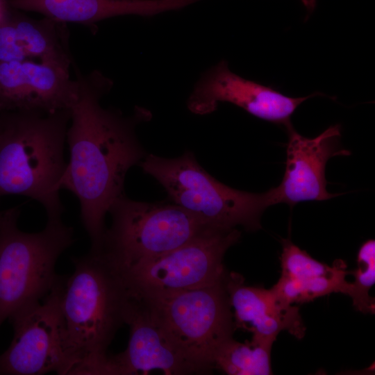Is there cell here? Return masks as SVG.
<instances>
[{"mask_svg": "<svg viewBox=\"0 0 375 375\" xmlns=\"http://www.w3.org/2000/svg\"><path fill=\"white\" fill-rule=\"evenodd\" d=\"M78 92L70 108L66 142L69 160L60 181V188L78 199L82 224L92 251L99 249L105 232L106 215L124 195L128 170L142 160L144 152L135 128L147 114L138 108L133 117L104 108L101 98L112 81L99 71L76 75Z\"/></svg>", "mask_w": 375, "mask_h": 375, "instance_id": "obj_1", "label": "cell"}, {"mask_svg": "<svg viewBox=\"0 0 375 375\" xmlns=\"http://www.w3.org/2000/svg\"><path fill=\"white\" fill-rule=\"evenodd\" d=\"M72 262L61 294L70 374H106L107 350L126 323L131 293L122 274L101 253L90 251Z\"/></svg>", "mask_w": 375, "mask_h": 375, "instance_id": "obj_2", "label": "cell"}, {"mask_svg": "<svg viewBox=\"0 0 375 375\" xmlns=\"http://www.w3.org/2000/svg\"><path fill=\"white\" fill-rule=\"evenodd\" d=\"M70 110L0 113V200L22 195L39 202L47 219L64 212L59 191Z\"/></svg>", "mask_w": 375, "mask_h": 375, "instance_id": "obj_3", "label": "cell"}, {"mask_svg": "<svg viewBox=\"0 0 375 375\" xmlns=\"http://www.w3.org/2000/svg\"><path fill=\"white\" fill-rule=\"evenodd\" d=\"M21 208L0 210V326L17 310L42 300L58 282L60 256L75 241L61 218L36 233L20 230Z\"/></svg>", "mask_w": 375, "mask_h": 375, "instance_id": "obj_4", "label": "cell"}, {"mask_svg": "<svg viewBox=\"0 0 375 375\" xmlns=\"http://www.w3.org/2000/svg\"><path fill=\"white\" fill-rule=\"evenodd\" d=\"M140 165L162 185L174 203L210 227L257 231L263 212L276 204L274 188L253 193L227 186L209 174L190 151L175 158L150 154Z\"/></svg>", "mask_w": 375, "mask_h": 375, "instance_id": "obj_5", "label": "cell"}, {"mask_svg": "<svg viewBox=\"0 0 375 375\" xmlns=\"http://www.w3.org/2000/svg\"><path fill=\"white\" fill-rule=\"evenodd\" d=\"M109 213L111 226L106 228L99 249L92 251L101 253L121 273L213 228L174 203L140 202L125 195L115 201Z\"/></svg>", "mask_w": 375, "mask_h": 375, "instance_id": "obj_6", "label": "cell"}, {"mask_svg": "<svg viewBox=\"0 0 375 375\" xmlns=\"http://www.w3.org/2000/svg\"><path fill=\"white\" fill-rule=\"evenodd\" d=\"M133 297L142 303L176 347L206 374L215 368L217 352L233 338L235 329L224 278L194 290Z\"/></svg>", "mask_w": 375, "mask_h": 375, "instance_id": "obj_7", "label": "cell"}, {"mask_svg": "<svg viewBox=\"0 0 375 375\" xmlns=\"http://www.w3.org/2000/svg\"><path fill=\"white\" fill-rule=\"evenodd\" d=\"M238 228H209L183 245L122 273L133 296L194 290L224 280L226 251L239 240Z\"/></svg>", "mask_w": 375, "mask_h": 375, "instance_id": "obj_8", "label": "cell"}, {"mask_svg": "<svg viewBox=\"0 0 375 375\" xmlns=\"http://www.w3.org/2000/svg\"><path fill=\"white\" fill-rule=\"evenodd\" d=\"M63 278L60 276L42 300L8 318L13 337L0 355V374H70L72 360L61 307Z\"/></svg>", "mask_w": 375, "mask_h": 375, "instance_id": "obj_9", "label": "cell"}, {"mask_svg": "<svg viewBox=\"0 0 375 375\" xmlns=\"http://www.w3.org/2000/svg\"><path fill=\"white\" fill-rule=\"evenodd\" d=\"M317 94L303 97L284 95L234 74L222 60L201 78L188 101V107L194 114L206 115L214 111L219 102H228L260 119L286 126L297 107Z\"/></svg>", "mask_w": 375, "mask_h": 375, "instance_id": "obj_10", "label": "cell"}, {"mask_svg": "<svg viewBox=\"0 0 375 375\" xmlns=\"http://www.w3.org/2000/svg\"><path fill=\"white\" fill-rule=\"evenodd\" d=\"M285 126L288 134L285 169L281 183L274 188L276 204L293 206L339 196L326 190L325 168L331 158L350 155L349 151L340 147V126H331L312 138L297 133L291 122Z\"/></svg>", "mask_w": 375, "mask_h": 375, "instance_id": "obj_11", "label": "cell"}, {"mask_svg": "<svg viewBox=\"0 0 375 375\" xmlns=\"http://www.w3.org/2000/svg\"><path fill=\"white\" fill-rule=\"evenodd\" d=\"M130 336L126 349L108 356L107 374H147L160 369L165 374H206L171 340L142 303L131 295L126 317Z\"/></svg>", "mask_w": 375, "mask_h": 375, "instance_id": "obj_12", "label": "cell"}, {"mask_svg": "<svg viewBox=\"0 0 375 375\" xmlns=\"http://www.w3.org/2000/svg\"><path fill=\"white\" fill-rule=\"evenodd\" d=\"M77 92L68 72L33 61H0V113L70 110Z\"/></svg>", "mask_w": 375, "mask_h": 375, "instance_id": "obj_13", "label": "cell"}, {"mask_svg": "<svg viewBox=\"0 0 375 375\" xmlns=\"http://www.w3.org/2000/svg\"><path fill=\"white\" fill-rule=\"evenodd\" d=\"M0 61H33L69 72L73 58L67 23L31 18L12 8L0 22Z\"/></svg>", "mask_w": 375, "mask_h": 375, "instance_id": "obj_14", "label": "cell"}, {"mask_svg": "<svg viewBox=\"0 0 375 375\" xmlns=\"http://www.w3.org/2000/svg\"><path fill=\"white\" fill-rule=\"evenodd\" d=\"M224 283L235 328H240L260 338H277L283 331L303 338L306 326L298 306L283 303L272 289L248 286L242 276L226 273Z\"/></svg>", "mask_w": 375, "mask_h": 375, "instance_id": "obj_15", "label": "cell"}, {"mask_svg": "<svg viewBox=\"0 0 375 375\" xmlns=\"http://www.w3.org/2000/svg\"><path fill=\"white\" fill-rule=\"evenodd\" d=\"M200 0H9L12 8L39 12L65 23L93 24L112 17L151 16Z\"/></svg>", "mask_w": 375, "mask_h": 375, "instance_id": "obj_16", "label": "cell"}, {"mask_svg": "<svg viewBox=\"0 0 375 375\" xmlns=\"http://www.w3.org/2000/svg\"><path fill=\"white\" fill-rule=\"evenodd\" d=\"M276 340L252 336L251 341L242 343L233 338L217 352L215 368L229 375L272 374L271 352Z\"/></svg>", "mask_w": 375, "mask_h": 375, "instance_id": "obj_17", "label": "cell"}, {"mask_svg": "<svg viewBox=\"0 0 375 375\" xmlns=\"http://www.w3.org/2000/svg\"><path fill=\"white\" fill-rule=\"evenodd\" d=\"M348 274L345 263L337 260V267L330 274L303 280L281 276L272 289L283 303L288 305L310 301L332 293L350 296L352 283L346 280Z\"/></svg>", "mask_w": 375, "mask_h": 375, "instance_id": "obj_18", "label": "cell"}, {"mask_svg": "<svg viewBox=\"0 0 375 375\" xmlns=\"http://www.w3.org/2000/svg\"><path fill=\"white\" fill-rule=\"evenodd\" d=\"M354 276L350 297L355 308L363 313L374 314L375 303L369 290L375 283V241L369 239L360 247L357 268L349 272Z\"/></svg>", "mask_w": 375, "mask_h": 375, "instance_id": "obj_19", "label": "cell"}, {"mask_svg": "<svg viewBox=\"0 0 375 375\" xmlns=\"http://www.w3.org/2000/svg\"><path fill=\"white\" fill-rule=\"evenodd\" d=\"M280 257L281 276L303 280L333 273L337 261L329 266L310 256L289 239H283Z\"/></svg>", "mask_w": 375, "mask_h": 375, "instance_id": "obj_20", "label": "cell"}]
</instances>
